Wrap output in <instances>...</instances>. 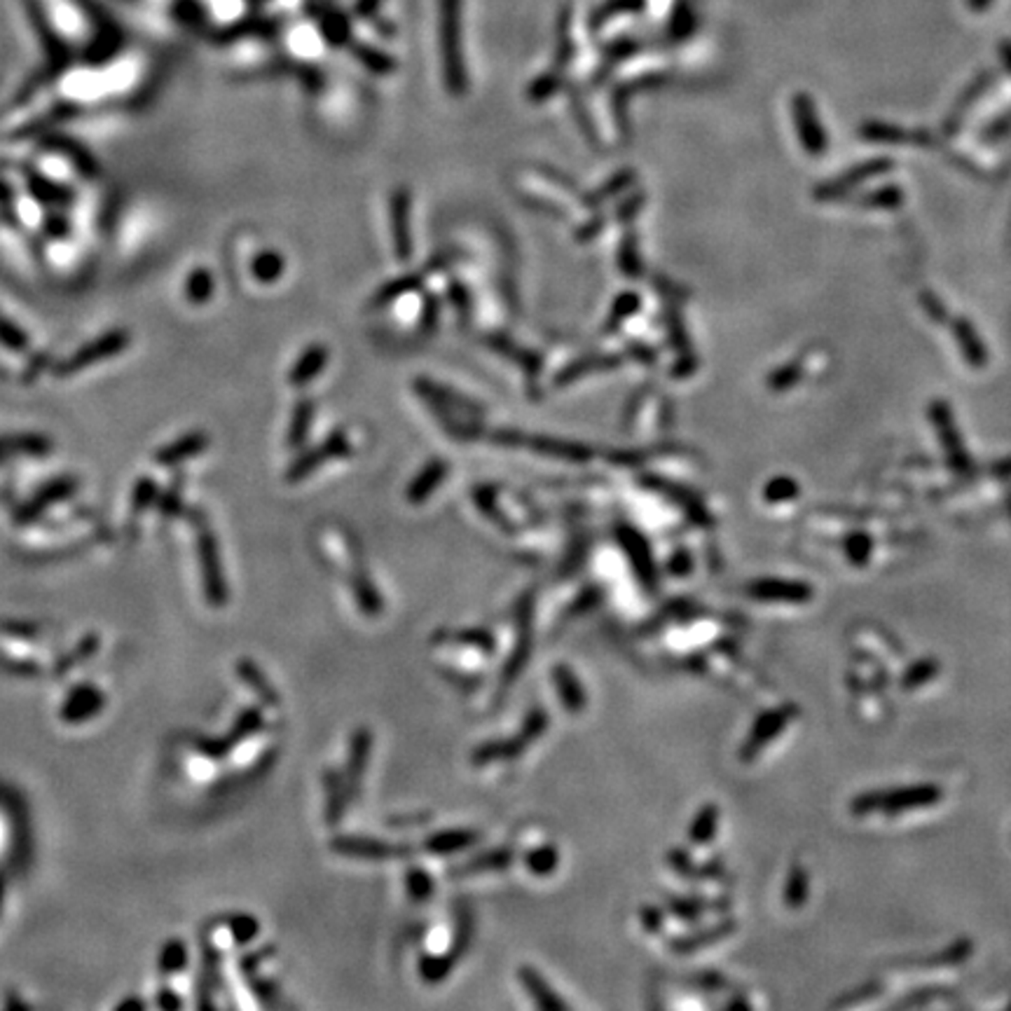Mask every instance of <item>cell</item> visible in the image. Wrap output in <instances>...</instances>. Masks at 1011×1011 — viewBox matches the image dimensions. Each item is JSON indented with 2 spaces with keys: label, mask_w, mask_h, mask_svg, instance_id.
<instances>
[{
  "label": "cell",
  "mask_w": 1011,
  "mask_h": 1011,
  "mask_svg": "<svg viewBox=\"0 0 1011 1011\" xmlns=\"http://www.w3.org/2000/svg\"><path fill=\"white\" fill-rule=\"evenodd\" d=\"M129 342H132V337H129L126 330L122 328L108 330V333H104V335L94 337L92 342L80 346V349L73 352L68 358H64V361L55 368V375L61 379H68L73 377V375L83 373V370L94 368V365H99V363L120 356L126 346H129Z\"/></svg>",
  "instance_id": "cell-1"
},
{
  "label": "cell",
  "mask_w": 1011,
  "mask_h": 1011,
  "mask_svg": "<svg viewBox=\"0 0 1011 1011\" xmlns=\"http://www.w3.org/2000/svg\"><path fill=\"white\" fill-rule=\"evenodd\" d=\"M440 50L445 64L447 87L455 94L464 92L462 47H459V0L440 3Z\"/></svg>",
  "instance_id": "cell-2"
},
{
  "label": "cell",
  "mask_w": 1011,
  "mask_h": 1011,
  "mask_svg": "<svg viewBox=\"0 0 1011 1011\" xmlns=\"http://www.w3.org/2000/svg\"><path fill=\"white\" fill-rule=\"evenodd\" d=\"M197 557H199V572H202L204 583V595L206 602L215 609L227 605V586L223 578V566H220V553H218V541H215L214 532L206 523L197 525Z\"/></svg>",
  "instance_id": "cell-3"
},
{
  "label": "cell",
  "mask_w": 1011,
  "mask_h": 1011,
  "mask_svg": "<svg viewBox=\"0 0 1011 1011\" xmlns=\"http://www.w3.org/2000/svg\"><path fill=\"white\" fill-rule=\"evenodd\" d=\"M796 715H798V707L792 703L766 709L764 715H758L756 721L752 724V728H749L747 737H745L740 745V761H745V764L754 761L758 754L768 747L770 742L776 740V737L785 731L786 726L796 719Z\"/></svg>",
  "instance_id": "cell-4"
},
{
  "label": "cell",
  "mask_w": 1011,
  "mask_h": 1011,
  "mask_svg": "<svg viewBox=\"0 0 1011 1011\" xmlns=\"http://www.w3.org/2000/svg\"><path fill=\"white\" fill-rule=\"evenodd\" d=\"M349 455H352L349 438H346L345 431H335V434H330L321 445L312 447V450L303 452V455H297L295 459H293L291 466H288L286 471V483H300V480H307L309 475L319 471L324 464L335 462V459H345V456Z\"/></svg>",
  "instance_id": "cell-5"
},
{
  "label": "cell",
  "mask_w": 1011,
  "mask_h": 1011,
  "mask_svg": "<svg viewBox=\"0 0 1011 1011\" xmlns=\"http://www.w3.org/2000/svg\"><path fill=\"white\" fill-rule=\"evenodd\" d=\"M754 602L764 605H806L813 599V588L803 581L789 578H756L745 588Z\"/></svg>",
  "instance_id": "cell-6"
},
{
  "label": "cell",
  "mask_w": 1011,
  "mask_h": 1011,
  "mask_svg": "<svg viewBox=\"0 0 1011 1011\" xmlns=\"http://www.w3.org/2000/svg\"><path fill=\"white\" fill-rule=\"evenodd\" d=\"M77 492V480L75 478H56L52 483L45 485L38 495H34L26 504L15 513V523L17 525H31L35 523L40 516L50 511L52 506L61 504V501L71 499Z\"/></svg>",
  "instance_id": "cell-7"
},
{
  "label": "cell",
  "mask_w": 1011,
  "mask_h": 1011,
  "mask_svg": "<svg viewBox=\"0 0 1011 1011\" xmlns=\"http://www.w3.org/2000/svg\"><path fill=\"white\" fill-rule=\"evenodd\" d=\"M529 651H532V597H525V602L520 605V614H517L516 646H513L511 658L501 672V688H508L520 676V670L527 666Z\"/></svg>",
  "instance_id": "cell-8"
},
{
  "label": "cell",
  "mask_w": 1011,
  "mask_h": 1011,
  "mask_svg": "<svg viewBox=\"0 0 1011 1011\" xmlns=\"http://www.w3.org/2000/svg\"><path fill=\"white\" fill-rule=\"evenodd\" d=\"M618 539H621L623 550H626L627 560H630L632 569L637 574L639 583H642L644 588H656V562L646 539L630 527L618 529Z\"/></svg>",
  "instance_id": "cell-9"
},
{
  "label": "cell",
  "mask_w": 1011,
  "mask_h": 1011,
  "mask_svg": "<svg viewBox=\"0 0 1011 1011\" xmlns=\"http://www.w3.org/2000/svg\"><path fill=\"white\" fill-rule=\"evenodd\" d=\"M333 852H340L345 857H361V859H389L405 855V847L391 846L386 841L379 838H368V836H337L330 843Z\"/></svg>",
  "instance_id": "cell-10"
},
{
  "label": "cell",
  "mask_w": 1011,
  "mask_h": 1011,
  "mask_svg": "<svg viewBox=\"0 0 1011 1011\" xmlns=\"http://www.w3.org/2000/svg\"><path fill=\"white\" fill-rule=\"evenodd\" d=\"M389 211L394 248H396L398 260H407L413 255V235H410V193L405 187H398L396 193H391Z\"/></svg>",
  "instance_id": "cell-11"
},
{
  "label": "cell",
  "mask_w": 1011,
  "mask_h": 1011,
  "mask_svg": "<svg viewBox=\"0 0 1011 1011\" xmlns=\"http://www.w3.org/2000/svg\"><path fill=\"white\" fill-rule=\"evenodd\" d=\"M370 747H373V733L361 726L352 733V742H349V756H346V770H345V785L349 798L358 796L361 789L363 776H365V766H368Z\"/></svg>",
  "instance_id": "cell-12"
},
{
  "label": "cell",
  "mask_w": 1011,
  "mask_h": 1011,
  "mask_svg": "<svg viewBox=\"0 0 1011 1011\" xmlns=\"http://www.w3.org/2000/svg\"><path fill=\"white\" fill-rule=\"evenodd\" d=\"M105 705V696L101 693V688L96 686H77L75 691L66 698V703L61 705V721L64 724H83V721L92 719L101 712V707Z\"/></svg>",
  "instance_id": "cell-13"
},
{
  "label": "cell",
  "mask_w": 1011,
  "mask_h": 1011,
  "mask_svg": "<svg viewBox=\"0 0 1011 1011\" xmlns=\"http://www.w3.org/2000/svg\"><path fill=\"white\" fill-rule=\"evenodd\" d=\"M43 145L50 150V153H59L61 157H66L68 162H73L77 174H83L85 178L99 176V162H96V157H94L85 145L73 141V138L64 136V134L50 132L43 138Z\"/></svg>",
  "instance_id": "cell-14"
},
{
  "label": "cell",
  "mask_w": 1011,
  "mask_h": 1011,
  "mask_svg": "<svg viewBox=\"0 0 1011 1011\" xmlns=\"http://www.w3.org/2000/svg\"><path fill=\"white\" fill-rule=\"evenodd\" d=\"M209 443H211L209 435L202 434V431L185 434L181 435V438L174 440V443H169V445H162L160 450L155 452V464H160V466H178V464L202 455V452L209 447Z\"/></svg>",
  "instance_id": "cell-15"
},
{
  "label": "cell",
  "mask_w": 1011,
  "mask_h": 1011,
  "mask_svg": "<svg viewBox=\"0 0 1011 1011\" xmlns=\"http://www.w3.org/2000/svg\"><path fill=\"white\" fill-rule=\"evenodd\" d=\"M550 675H553L557 698L565 705L566 712L569 715H581L586 705H588V693H586V686L581 684L576 672L569 666H556Z\"/></svg>",
  "instance_id": "cell-16"
},
{
  "label": "cell",
  "mask_w": 1011,
  "mask_h": 1011,
  "mask_svg": "<svg viewBox=\"0 0 1011 1011\" xmlns=\"http://www.w3.org/2000/svg\"><path fill=\"white\" fill-rule=\"evenodd\" d=\"M24 178H26V187L31 197L38 199L45 206H68L75 199V193H73L71 187L61 185V183L43 176L38 171L24 169Z\"/></svg>",
  "instance_id": "cell-17"
},
{
  "label": "cell",
  "mask_w": 1011,
  "mask_h": 1011,
  "mask_svg": "<svg viewBox=\"0 0 1011 1011\" xmlns=\"http://www.w3.org/2000/svg\"><path fill=\"white\" fill-rule=\"evenodd\" d=\"M328 346L325 345H309L307 349H305L303 354H300V358H297L295 363H293L291 373H288V382H291L293 386H307L309 382H314V379L319 377L321 373L325 370V365H328Z\"/></svg>",
  "instance_id": "cell-18"
},
{
  "label": "cell",
  "mask_w": 1011,
  "mask_h": 1011,
  "mask_svg": "<svg viewBox=\"0 0 1011 1011\" xmlns=\"http://www.w3.org/2000/svg\"><path fill=\"white\" fill-rule=\"evenodd\" d=\"M517 978H520L523 988L527 990L529 997H532L534 1005L539 1006V1009H553V1011L569 1009V1005H566L565 1000H560V997L556 995V990L550 988L548 981H546L536 969L529 967V965H523V967L517 969Z\"/></svg>",
  "instance_id": "cell-19"
},
{
  "label": "cell",
  "mask_w": 1011,
  "mask_h": 1011,
  "mask_svg": "<svg viewBox=\"0 0 1011 1011\" xmlns=\"http://www.w3.org/2000/svg\"><path fill=\"white\" fill-rule=\"evenodd\" d=\"M523 752H527V745H525V740L517 733L516 737H508V740L501 737V740H489L478 745L471 754V764L487 766L495 764V761H511V758L520 756Z\"/></svg>",
  "instance_id": "cell-20"
},
{
  "label": "cell",
  "mask_w": 1011,
  "mask_h": 1011,
  "mask_svg": "<svg viewBox=\"0 0 1011 1011\" xmlns=\"http://www.w3.org/2000/svg\"><path fill=\"white\" fill-rule=\"evenodd\" d=\"M52 452V440L43 434H15L0 435V455L5 456H47Z\"/></svg>",
  "instance_id": "cell-21"
},
{
  "label": "cell",
  "mask_w": 1011,
  "mask_h": 1011,
  "mask_svg": "<svg viewBox=\"0 0 1011 1011\" xmlns=\"http://www.w3.org/2000/svg\"><path fill=\"white\" fill-rule=\"evenodd\" d=\"M478 831H471V829H445V831H438V834L429 836L426 841H424V850L431 852V855H452V852H459V850H466V847H471L473 843H478Z\"/></svg>",
  "instance_id": "cell-22"
},
{
  "label": "cell",
  "mask_w": 1011,
  "mask_h": 1011,
  "mask_svg": "<svg viewBox=\"0 0 1011 1011\" xmlns=\"http://www.w3.org/2000/svg\"><path fill=\"white\" fill-rule=\"evenodd\" d=\"M236 675H239V679H242V682L246 684V686L251 688L255 696H258V700L265 705V707H270V709L279 707L281 700H279V696H276L275 686H272V684L265 679V675L258 670V666H255L253 660H248V658L239 660V663H236Z\"/></svg>",
  "instance_id": "cell-23"
},
{
  "label": "cell",
  "mask_w": 1011,
  "mask_h": 1011,
  "mask_svg": "<svg viewBox=\"0 0 1011 1011\" xmlns=\"http://www.w3.org/2000/svg\"><path fill=\"white\" fill-rule=\"evenodd\" d=\"M511 864H513V850H511V847H495V850L483 852V855H478V857H473L471 862L462 864V866H456L452 874H455V876H478V874H487V871H504V868H508Z\"/></svg>",
  "instance_id": "cell-24"
},
{
  "label": "cell",
  "mask_w": 1011,
  "mask_h": 1011,
  "mask_svg": "<svg viewBox=\"0 0 1011 1011\" xmlns=\"http://www.w3.org/2000/svg\"><path fill=\"white\" fill-rule=\"evenodd\" d=\"M736 929H737V925L733 923V920H724V923L715 925V927L703 929V932H698V935L679 936L676 941H672L670 948L675 953L698 951V948H705V946H712V944H716V941L726 939V936H731Z\"/></svg>",
  "instance_id": "cell-25"
},
{
  "label": "cell",
  "mask_w": 1011,
  "mask_h": 1011,
  "mask_svg": "<svg viewBox=\"0 0 1011 1011\" xmlns=\"http://www.w3.org/2000/svg\"><path fill=\"white\" fill-rule=\"evenodd\" d=\"M324 785H325V822L330 826H335L345 815V806L349 801L346 794L345 777H340L335 770H325L324 773Z\"/></svg>",
  "instance_id": "cell-26"
},
{
  "label": "cell",
  "mask_w": 1011,
  "mask_h": 1011,
  "mask_svg": "<svg viewBox=\"0 0 1011 1011\" xmlns=\"http://www.w3.org/2000/svg\"><path fill=\"white\" fill-rule=\"evenodd\" d=\"M716 831H719V806L716 803H705L703 808L696 813V817L691 819L688 841L693 846H707L709 841H715Z\"/></svg>",
  "instance_id": "cell-27"
},
{
  "label": "cell",
  "mask_w": 1011,
  "mask_h": 1011,
  "mask_svg": "<svg viewBox=\"0 0 1011 1011\" xmlns=\"http://www.w3.org/2000/svg\"><path fill=\"white\" fill-rule=\"evenodd\" d=\"M443 478H445V464L443 462L426 464V466L419 471L417 478L410 483V487H407V495H405L407 501H410V504H422V501H426L431 495H434L435 487L443 483Z\"/></svg>",
  "instance_id": "cell-28"
},
{
  "label": "cell",
  "mask_w": 1011,
  "mask_h": 1011,
  "mask_svg": "<svg viewBox=\"0 0 1011 1011\" xmlns=\"http://www.w3.org/2000/svg\"><path fill=\"white\" fill-rule=\"evenodd\" d=\"M667 864H670L672 871H676L684 878H709V876L724 874V866H721L719 859L705 864V866H698V864L688 857V852L684 847H675V850L667 852Z\"/></svg>",
  "instance_id": "cell-29"
},
{
  "label": "cell",
  "mask_w": 1011,
  "mask_h": 1011,
  "mask_svg": "<svg viewBox=\"0 0 1011 1011\" xmlns=\"http://www.w3.org/2000/svg\"><path fill=\"white\" fill-rule=\"evenodd\" d=\"M312 419H314V401L312 398H300V401L295 403V407H293L291 424H288L286 443L291 450H297V447L305 445L309 429H312Z\"/></svg>",
  "instance_id": "cell-30"
},
{
  "label": "cell",
  "mask_w": 1011,
  "mask_h": 1011,
  "mask_svg": "<svg viewBox=\"0 0 1011 1011\" xmlns=\"http://www.w3.org/2000/svg\"><path fill=\"white\" fill-rule=\"evenodd\" d=\"M459 957L462 956L452 951V948L443 953V956H424L419 960V976H422L424 984H440V981H445L450 976Z\"/></svg>",
  "instance_id": "cell-31"
},
{
  "label": "cell",
  "mask_w": 1011,
  "mask_h": 1011,
  "mask_svg": "<svg viewBox=\"0 0 1011 1011\" xmlns=\"http://www.w3.org/2000/svg\"><path fill=\"white\" fill-rule=\"evenodd\" d=\"M352 588L356 595V602L361 606V611L365 616H379L382 614V595L375 588V583L370 581V576L365 572H356L352 576Z\"/></svg>",
  "instance_id": "cell-32"
},
{
  "label": "cell",
  "mask_w": 1011,
  "mask_h": 1011,
  "mask_svg": "<svg viewBox=\"0 0 1011 1011\" xmlns=\"http://www.w3.org/2000/svg\"><path fill=\"white\" fill-rule=\"evenodd\" d=\"M286 270V260L276 251L258 253L251 263V275L258 284H275Z\"/></svg>",
  "instance_id": "cell-33"
},
{
  "label": "cell",
  "mask_w": 1011,
  "mask_h": 1011,
  "mask_svg": "<svg viewBox=\"0 0 1011 1011\" xmlns=\"http://www.w3.org/2000/svg\"><path fill=\"white\" fill-rule=\"evenodd\" d=\"M265 719L263 712L258 707H248L244 715H239V719L235 721L232 731L225 736V742L230 745V749H235L239 742H246L248 737H253L258 731H263Z\"/></svg>",
  "instance_id": "cell-34"
},
{
  "label": "cell",
  "mask_w": 1011,
  "mask_h": 1011,
  "mask_svg": "<svg viewBox=\"0 0 1011 1011\" xmlns=\"http://www.w3.org/2000/svg\"><path fill=\"white\" fill-rule=\"evenodd\" d=\"M806 902H808V871L801 864H794L786 874L785 904L789 908H801Z\"/></svg>",
  "instance_id": "cell-35"
},
{
  "label": "cell",
  "mask_w": 1011,
  "mask_h": 1011,
  "mask_svg": "<svg viewBox=\"0 0 1011 1011\" xmlns=\"http://www.w3.org/2000/svg\"><path fill=\"white\" fill-rule=\"evenodd\" d=\"M525 866L529 868V874L534 876H550L560 866V852L556 846H539L529 850L525 855Z\"/></svg>",
  "instance_id": "cell-36"
},
{
  "label": "cell",
  "mask_w": 1011,
  "mask_h": 1011,
  "mask_svg": "<svg viewBox=\"0 0 1011 1011\" xmlns=\"http://www.w3.org/2000/svg\"><path fill=\"white\" fill-rule=\"evenodd\" d=\"M214 288H215L214 275H211L209 270H204V267L193 270L190 272V276L185 279V297L193 305L209 303L211 295H214Z\"/></svg>",
  "instance_id": "cell-37"
},
{
  "label": "cell",
  "mask_w": 1011,
  "mask_h": 1011,
  "mask_svg": "<svg viewBox=\"0 0 1011 1011\" xmlns=\"http://www.w3.org/2000/svg\"><path fill=\"white\" fill-rule=\"evenodd\" d=\"M447 642L462 644V646H473V649L483 651V654H492L495 651V637L492 632L483 630V627H471V630H456L447 635Z\"/></svg>",
  "instance_id": "cell-38"
},
{
  "label": "cell",
  "mask_w": 1011,
  "mask_h": 1011,
  "mask_svg": "<svg viewBox=\"0 0 1011 1011\" xmlns=\"http://www.w3.org/2000/svg\"><path fill=\"white\" fill-rule=\"evenodd\" d=\"M185 965H187L185 944H183L181 939L166 941L165 948H162L160 953V972L165 974V976H171V974L185 969Z\"/></svg>",
  "instance_id": "cell-39"
},
{
  "label": "cell",
  "mask_w": 1011,
  "mask_h": 1011,
  "mask_svg": "<svg viewBox=\"0 0 1011 1011\" xmlns=\"http://www.w3.org/2000/svg\"><path fill=\"white\" fill-rule=\"evenodd\" d=\"M796 122H798V129H801L803 141H806L810 148H819V134H817V125H815L813 105H810V101L806 99V96H798L796 99Z\"/></svg>",
  "instance_id": "cell-40"
},
{
  "label": "cell",
  "mask_w": 1011,
  "mask_h": 1011,
  "mask_svg": "<svg viewBox=\"0 0 1011 1011\" xmlns=\"http://www.w3.org/2000/svg\"><path fill=\"white\" fill-rule=\"evenodd\" d=\"M405 887H407V895L413 896L415 902H426V899H429V896L434 895V890H435L434 878H431V876L419 866L407 868Z\"/></svg>",
  "instance_id": "cell-41"
},
{
  "label": "cell",
  "mask_w": 1011,
  "mask_h": 1011,
  "mask_svg": "<svg viewBox=\"0 0 1011 1011\" xmlns=\"http://www.w3.org/2000/svg\"><path fill=\"white\" fill-rule=\"evenodd\" d=\"M99 644H101V639H99V635H96V632H94V635H87V637H85L83 642L77 644L75 649H73L71 654H68V658L61 660L59 667H56V672H59V676H61V675H66V672L71 670L73 666H83L85 660L92 658V656L96 654V651H99Z\"/></svg>",
  "instance_id": "cell-42"
},
{
  "label": "cell",
  "mask_w": 1011,
  "mask_h": 1011,
  "mask_svg": "<svg viewBox=\"0 0 1011 1011\" xmlns=\"http://www.w3.org/2000/svg\"><path fill=\"white\" fill-rule=\"evenodd\" d=\"M419 286V276H403V279H396L391 281V284H386L382 291L377 293V295L373 297V303H370V307L373 309H379V307H386L389 303H394L396 297H401L403 293L407 291H415V288Z\"/></svg>",
  "instance_id": "cell-43"
},
{
  "label": "cell",
  "mask_w": 1011,
  "mask_h": 1011,
  "mask_svg": "<svg viewBox=\"0 0 1011 1011\" xmlns=\"http://www.w3.org/2000/svg\"><path fill=\"white\" fill-rule=\"evenodd\" d=\"M227 927H230V935L232 939H235V944H248V941L255 939L260 932L258 920L253 918V916H248V913L232 916V918L227 920Z\"/></svg>",
  "instance_id": "cell-44"
},
{
  "label": "cell",
  "mask_w": 1011,
  "mask_h": 1011,
  "mask_svg": "<svg viewBox=\"0 0 1011 1011\" xmlns=\"http://www.w3.org/2000/svg\"><path fill=\"white\" fill-rule=\"evenodd\" d=\"M548 724H550L548 712H546L544 707H534L527 715V719H525L523 728H520V737L525 740V745L529 747L532 742L539 740V737L548 731Z\"/></svg>",
  "instance_id": "cell-45"
},
{
  "label": "cell",
  "mask_w": 1011,
  "mask_h": 1011,
  "mask_svg": "<svg viewBox=\"0 0 1011 1011\" xmlns=\"http://www.w3.org/2000/svg\"><path fill=\"white\" fill-rule=\"evenodd\" d=\"M0 345L7 346L10 352H26L28 349L26 333L19 325L12 324L3 312H0Z\"/></svg>",
  "instance_id": "cell-46"
},
{
  "label": "cell",
  "mask_w": 1011,
  "mask_h": 1011,
  "mask_svg": "<svg viewBox=\"0 0 1011 1011\" xmlns=\"http://www.w3.org/2000/svg\"><path fill=\"white\" fill-rule=\"evenodd\" d=\"M155 496H157V483L153 478L138 480L132 495V516L136 517L148 511L150 506H153Z\"/></svg>",
  "instance_id": "cell-47"
},
{
  "label": "cell",
  "mask_w": 1011,
  "mask_h": 1011,
  "mask_svg": "<svg viewBox=\"0 0 1011 1011\" xmlns=\"http://www.w3.org/2000/svg\"><path fill=\"white\" fill-rule=\"evenodd\" d=\"M670 911L675 913L676 918L686 920V923H691V920H698L700 916L705 913V904L700 902V899H688V896H670Z\"/></svg>",
  "instance_id": "cell-48"
},
{
  "label": "cell",
  "mask_w": 1011,
  "mask_h": 1011,
  "mask_svg": "<svg viewBox=\"0 0 1011 1011\" xmlns=\"http://www.w3.org/2000/svg\"><path fill=\"white\" fill-rule=\"evenodd\" d=\"M0 670L10 672L15 676H38L40 666L31 663V660H22L19 656H10L5 651H0Z\"/></svg>",
  "instance_id": "cell-49"
},
{
  "label": "cell",
  "mask_w": 1011,
  "mask_h": 1011,
  "mask_svg": "<svg viewBox=\"0 0 1011 1011\" xmlns=\"http://www.w3.org/2000/svg\"><path fill=\"white\" fill-rule=\"evenodd\" d=\"M798 495V487L794 480L789 478H776L773 483L766 485V501H770V504H780V501H789L794 499V496Z\"/></svg>",
  "instance_id": "cell-50"
},
{
  "label": "cell",
  "mask_w": 1011,
  "mask_h": 1011,
  "mask_svg": "<svg viewBox=\"0 0 1011 1011\" xmlns=\"http://www.w3.org/2000/svg\"><path fill=\"white\" fill-rule=\"evenodd\" d=\"M356 55H358V59H361L363 64L370 68V71L386 73V71H391V68H394V61H391L389 56L379 55V52H375V50H368V47H358Z\"/></svg>",
  "instance_id": "cell-51"
},
{
  "label": "cell",
  "mask_w": 1011,
  "mask_h": 1011,
  "mask_svg": "<svg viewBox=\"0 0 1011 1011\" xmlns=\"http://www.w3.org/2000/svg\"><path fill=\"white\" fill-rule=\"evenodd\" d=\"M0 632H5L7 637L12 639H35L38 635V626L24 621H3L0 623Z\"/></svg>",
  "instance_id": "cell-52"
},
{
  "label": "cell",
  "mask_w": 1011,
  "mask_h": 1011,
  "mask_svg": "<svg viewBox=\"0 0 1011 1011\" xmlns=\"http://www.w3.org/2000/svg\"><path fill=\"white\" fill-rule=\"evenodd\" d=\"M181 511V489L178 485H171L169 492L160 499V513L165 517H174Z\"/></svg>",
  "instance_id": "cell-53"
},
{
  "label": "cell",
  "mask_w": 1011,
  "mask_h": 1011,
  "mask_svg": "<svg viewBox=\"0 0 1011 1011\" xmlns=\"http://www.w3.org/2000/svg\"><path fill=\"white\" fill-rule=\"evenodd\" d=\"M667 569L675 576H688L693 569V557L688 556L686 550H676L675 556L670 557V562H667Z\"/></svg>",
  "instance_id": "cell-54"
},
{
  "label": "cell",
  "mask_w": 1011,
  "mask_h": 1011,
  "mask_svg": "<svg viewBox=\"0 0 1011 1011\" xmlns=\"http://www.w3.org/2000/svg\"><path fill=\"white\" fill-rule=\"evenodd\" d=\"M45 232L50 236H66L71 232V223L64 214H50L45 218Z\"/></svg>",
  "instance_id": "cell-55"
},
{
  "label": "cell",
  "mask_w": 1011,
  "mask_h": 1011,
  "mask_svg": "<svg viewBox=\"0 0 1011 1011\" xmlns=\"http://www.w3.org/2000/svg\"><path fill=\"white\" fill-rule=\"evenodd\" d=\"M639 916H642V925L646 932H660L663 929V911L656 906H642V911H639Z\"/></svg>",
  "instance_id": "cell-56"
},
{
  "label": "cell",
  "mask_w": 1011,
  "mask_h": 1011,
  "mask_svg": "<svg viewBox=\"0 0 1011 1011\" xmlns=\"http://www.w3.org/2000/svg\"><path fill=\"white\" fill-rule=\"evenodd\" d=\"M157 1005H160L162 1009H178V1006H181L183 1002L178 1000L176 995L171 993V990H162L160 997H157Z\"/></svg>",
  "instance_id": "cell-57"
},
{
  "label": "cell",
  "mask_w": 1011,
  "mask_h": 1011,
  "mask_svg": "<svg viewBox=\"0 0 1011 1011\" xmlns=\"http://www.w3.org/2000/svg\"><path fill=\"white\" fill-rule=\"evenodd\" d=\"M12 197H15V193H12V187L7 185L5 181H0V204H3V206H10V204H12Z\"/></svg>",
  "instance_id": "cell-58"
},
{
  "label": "cell",
  "mask_w": 1011,
  "mask_h": 1011,
  "mask_svg": "<svg viewBox=\"0 0 1011 1011\" xmlns=\"http://www.w3.org/2000/svg\"><path fill=\"white\" fill-rule=\"evenodd\" d=\"M144 1002L141 1000H126L122 1002V1005H117V1011H125V1009H144Z\"/></svg>",
  "instance_id": "cell-59"
},
{
  "label": "cell",
  "mask_w": 1011,
  "mask_h": 1011,
  "mask_svg": "<svg viewBox=\"0 0 1011 1011\" xmlns=\"http://www.w3.org/2000/svg\"><path fill=\"white\" fill-rule=\"evenodd\" d=\"M988 0H972V7H984Z\"/></svg>",
  "instance_id": "cell-60"
}]
</instances>
